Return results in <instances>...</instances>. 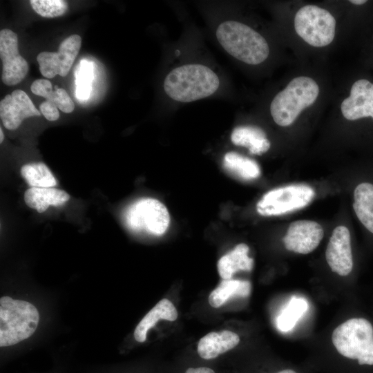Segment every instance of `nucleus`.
<instances>
[{
	"mask_svg": "<svg viewBox=\"0 0 373 373\" xmlns=\"http://www.w3.org/2000/svg\"><path fill=\"white\" fill-rule=\"evenodd\" d=\"M220 86L217 74L200 64L178 66L166 76L163 87L165 93L180 102H191L213 95Z\"/></svg>",
	"mask_w": 373,
	"mask_h": 373,
	"instance_id": "1",
	"label": "nucleus"
},
{
	"mask_svg": "<svg viewBox=\"0 0 373 373\" xmlns=\"http://www.w3.org/2000/svg\"><path fill=\"white\" fill-rule=\"evenodd\" d=\"M216 36L227 52L244 63L257 65L269 55L266 39L245 23L232 20L223 21L218 25Z\"/></svg>",
	"mask_w": 373,
	"mask_h": 373,
	"instance_id": "2",
	"label": "nucleus"
},
{
	"mask_svg": "<svg viewBox=\"0 0 373 373\" xmlns=\"http://www.w3.org/2000/svg\"><path fill=\"white\" fill-rule=\"evenodd\" d=\"M39 321V312L32 303L10 296L1 297L0 346H11L29 338L35 332Z\"/></svg>",
	"mask_w": 373,
	"mask_h": 373,
	"instance_id": "3",
	"label": "nucleus"
},
{
	"mask_svg": "<svg viewBox=\"0 0 373 373\" xmlns=\"http://www.w3.org/2000/svg\"><path fill=\"white\" fill-rule=\"evenodd\" d=\"M318 93L319 87L313 79L305 76L294 78L271 102L274 121L281 126L292 124L304 109L315 102Z\"/></svg>",
	"mask_w": 373,
	"mask_h": 373,
	"instance_id": "4",
	"label": "nucleus"
},
{
	"mask_svg": "<svg viewBox=\"0 0 373 373\" xmlns=\"http://www.w3.org/2000/svg\"><path fill=\"white\" fill-rule=\"evenodd\" d=\"M332 343L339 354L356 359L360 365H373V327L365 318H350L336 327Z\"/></svg>",
	"mask_w": 373,
	"mask_h": 373,
	"instance_id": "5",
	"label": "nucleus"
},
{
	"mask_svg": "<svg viewBox=\"0 0 373 373\" xmlns=\"http://www.w3.org/2000/svg\"><path fill=\"white\" fill-rule=\"evenodd\" d=\"M296 33L314 47L331 44L335 36L336 20L327 10L314 5L300 8L294 17Z\"/></svg>",
	"mask_w": 373,
	"mask_h": 373,
	"instance_id": "6",
	"label": "nucleus"
},
{
	"mask_svg": "<svg viewBox=\"0 0 373 373\" xmlns=\"http://www.w3.org/2000/svg\"><path fill=\"white\" fill-rule=\"evenodd\" d=\"M124 221L132 231L161 236L169 226L170 215L166 206L160 200L144 198L126 209Z\"/></svg>",
	"mask_w": 373,
	"mask_h": 373,
	"instance_id": "7",
	"label": "nucleus"
},
{
	"mask_svg": "<svg viewBox=\"0 0 373 373\" xmlns=\"http://www.w3.org/2000/svg\"><path fill=\"white\" fill-rule=\"evenodd\" d=\"M314 196V190L308 185L279 187L263 195L256 204V211L262 216H280L304 208Z\"/></svg>",
	"mask_w": 373,
	"mask_h": 373,
	"instance_id": "8",
	"label": "nucleus"
},
{
	"mask_svg": "<svg viewBox=\"0 0 373 373\" xmlns=\"http://www.w3.org/2000/svg\"><path fill=\"white\" fill-rule=\"evenodd\" d=\"M81 44V37L72 35L60 44L57 52H40L37 56V61L41 75L47 78H52L57 75L66 76L78 55Z\"/></svg>",
	"mask_w": 373,
	"mask_h": 373,
	"instance_id": "9",
	"label": "nucleus"
},
{
	"mask_svg": "<svg viewBox=\"0 0 373 373\" xmlns=\"http://www.w3.org/2000/svg\"><path fill=\"white\" fill-rule=\"evenodd\" d=\"M0 57L3 82L8 86L21 82L28 73V64L19 54L17 35L10 29L0 31Z\"/></svg>",
	"mask_w": 373,
	"mask_h": 373,
	"instance_id": "10",
	"label": "nucleus"
},
{
	"mask_svg": "<svg viewBox=\"0 0 373 373\" xmlns=\"http://www.w3.org/2000/svg\"><path fill=\"white\" fill-rule=\"evenodd\" d=\"M323 236L324 231L318 222L300 220L289 224L283 242L289 251L307 254L318 246Z\"/></svg>",
	"mask_w": 373,
	"mask_h": 373,
	"instance_id": "11",
	"label": "nucleus"
},
{
	"mask_svg": "<svg viewBox=\"0 0 373 373\" xmlns=\"http://www.w3.org/2000/svg\"><path fill=\"white\" fill-rule=\"evenodd\" d=\"M325 258L332 271L339 276H345L352 271L351 238L346 227L341 225L334 229L326 249Z\"/></svg>",
	"mask_w": 373,
	"mask_h": 373,
	"instance_id": "12",
	"label": "nucleus"
},
{
	"mask_svg": "<svg viewBox=\"0 0 373 373\" xmlns=\"http://www.w3.org/2000/svg\"><path fill=\"white\" fill-rule=\"evenodd\" d=\"M28 95L21 90H15L0 102V117L4 127L17 129L23 120L32 116H40Z\"/></svg>",
	"mask_w": 373,
	"mask_h": 373,
	"instance_id": "13",
	"label": "nucleus"
},
{
	"mask_svg": "<svg viewBox=\"0 0 373 373\" xmlns=\"http://www.w3.org/2000/svg\"><path fill=\"white\" fill-rule=\"evenodd\" d=\"M343 117L348 120L363 117L373 118V84L367 79H358L352 86L350 96L341 103Z\"/></svg>",
	"mask_w": 373,
	"mask_h": 373,
	"instance_id": "14",
	"label": "nucleus"
},
{
	"mask_svg": "<svg viewBox=\"0 0 373 373\" xmlns=\"http://www.w3.org/2000/svg\"><path fill=\"white\" fill-rule=\"evenodd\" d=\"M240 342L239 336L229 330L212 332L199 341L198 353L204 359H212L235 347Z\"/></svg>",
	"mask_w": 373,
	"mask_h": 373,
	"instance_id": "15",
	"label": "nucleus"
},
{
	"mask_svg": "<svg viewBox=\"0 0 373 373\" xmlns=\"http://www.w3.org/2000/svg\"><path fill=\"white\" fill-rule=\"evenodd\" d=\"M231 140L236 146L246 147L251 154L260 155L270 148V142L266 133L256 126H240L236 127Z\"/></svg>",
	"mask_w": 373,
	"mask_h": 373,
	"instance_id": "16",
	"label": "nucleus"
},
{
	"mask_svg": "<svg viewBox=\"0 0 373 373\" xmlns=\"http://www.w3.org/2000/svg\"><path fill=\"white\" fill-rule=\"evenodd\" d=\"M69 200L70 195L65 191L54 187H30L24 193L26 205L39 213L44 212L50 206L63 205Z\"/></svg>",
	"mask_w": 373,
	"mask_h": 373,
	"instance_id": "17",
	"label": "nucleus"
},
{
	"mask_svg": "<svg viewBox=\"0 0 373 373\" xmlns=\"http://www.w3.org/2000/svg\"><path fill=\"white\" fill-rule=\"evenodd\" d=\"M249 251L248 245L240 243L219 259L218 271L223 280L231 279L238 271H249L252 269L254 260L248 256Z\"/></svg>",
	"mask_w": 373,
	"mask_h": 373,
	"instance_id": "18",
	"label": "nucleus"
},
{
	"mask_svg": "<svg viewBox=\"0 0 373 373\" xmlns=\"http://www.w3.org/2000/svg\"><path fill=\"white\" fill-rule=\"evenodd\" d=\"M178 312L173 304L167 298L160 300L140 321L134 331V338L138 342H144L149 329L160 319L174 321Z\"/></svg>",
	"mask_w": 373,
	"mask_h": 373,
	"instance_id": "19",
	"label": "nucleus"
},
{
	"mask_svg": "<svg viewBox=\"0 0 373 373\" xmlns=\"http://www.w3.org/2000/svg\"><path fill=\"white\" fill-rule=\"evenodd\" d=\"M353 209L364 227L373 233V184L363 182L354 192Z\"/></svg>",
	"mask_w": 373,
	"mask_h": 373,
	"instance_id": "20",
	"label": "nucleus"
},
{
	"mask_svg": "<svg viewBox=\"0 0 373 373\" xmlns=\"http://www.w3.org/2000/svg\"><path fill=\"white\" fill-rule=\"evenodd\" d=\"M222 164L226 171L242 180H254L260 175V166L255 160L236 152L227 153Z\"/></svg>",
	"mask_w": 373,
	"mask_h": 373,
	"instance_id": "21",
	"label": "nucleus"
},
{
	"mask_svg": "<svg viewBox=\"0 0 373 373\" xmlns=\"http://www.w3.org/2000/svg\"><path fill=\"white\" fill-rule=\"evenodd\" d=\"M251 288V283L247 280H223L209 294V303L213 307H219L231 297L248 296Z\"/></svg>",
	"mask_w": 373,
	"mask_h": 373,
	"instance_id": "22",
	"label": "nucleus"
},
{
	"mask_svg": "<svg viewBox=\"0 0 373 373\" xmlns=\"http://www.w3.org/2000/svg\"><path fill=\"white\" fill-rule=\"evenodd\" d=\"M20 173L30 187L48 188L57 185V180L49 168L43 162L24 164Z\"/></svg>",
	"mask_w": 373,
	"mask_h": 373,
	"instance_id": "23",
	"label": "nucleus"
},
{
	"mask_svg": "<svg viewBox=\"0 0 373 373\" xmlns=\"http://www.w3.org/2000/svg\"><path fill=\"white\" fill-rule=\"evenodd\" d=\"M307 307V303L304 298L296 296L291 298L277 318L278 328L283 332L292 329Z\"/></svg>",
	"mask_w": 373,
	"mask_h": 373,
	"instance_id": "24",
	"label": "nucleus"
},
{
	"mask_svg": "<svg viewBox=\"0 0 373 373\" xmlns=\"http://www.w3.org/2000/svg\"><path fill=\"white\" fill-rule=\"evenodd\" d=\"M30 3L38 15L47 18L61 16L68 8L67 2L63 0H31Z\"/></svg>",
	"mask_w": 373,
	"mask_h": 373,
	"instance_id": "25",
	"label": "nucleus"
},
{
	"mask_svg": "<svg viewBox=\"0 0 373 373\" xmlns=\"http://www.w3.org/2000/svg\"><path fill=\"white\" fill-rule=\"evenodd\" d=\"M46 100L52 103L57 108L66 113L73 112L75 108L74 103L67 92L57 86H55V90Z\"/></svg>",
	"mask_w": 373,
	"mask_h": 373,
	"instance_id": "26",
	"label": "nucleus"
},
{
	"mask_svg": "<svg viewBox=\"0 0 373 373\" xmlns=\"http://www.w3.org/2000/svg\"><path fill=\"white\" fill-rule=\"evenodd\" d=\"M76 86L90 84L93 80V66L88 60L82 59L75 70Z\"/></svg>",
	"mask_w": 373,
	"mask_h": 373,
	"instance_id": "27",
	"label": "nucleus"
},
{
	"mask_svg": "<svg viewBox=\"0 0 373 373\" xmlns=\"http://www.w3.org/2000/svg\"><path fill=\"white\" fill-rule=\"evenodd\" d=\"M30 89L35 95L46 99H48L53 92L51 82L44 79L34 81L31 84Z\"/></svg>",
	"mask_w": 373,
	"mask_h": 373,
	"instance_id": "28",
	"label": "nucleus"
},
{
	"mask_svg": "<svg viewBox=\"0 0 373 373\" xmlns=\"http://www.w3.org/2000/svg\"><path fill=\"white\" fill-rule=\"evenodd\" d=\"M41 113L49 121H55L59 117L58 108L50 102L46 100L40 106Z\"/></svg>",
	"mask_w": 373,
	"mask_h": 373,
	"instance_id": "29",
	"label": "nucleus"
},
{
	"mask_svg": "<svg viewBox=\"0 0 373 373\" xmlns=\"http://www.w3.org/2000/svg\"><path fill=\"white\" fill-rule=\"evenodd\" d=\"M91 90V85L82 84L76 86V96L78 99L85 100L89 97Z\"/></svg>",
	"mask_w": 373,
	"mask_h": 373,
	"instance_id": "30",
	"label": "nucleus"
},
{
	"mask_svg": "<svg viewBox=\"0 0 373 373\" xmlns=\"http://www.w3.org/2000/svg\"><path fill=\"white\" fill-rule=\"evenodd\" d=\"M185 373H215L213 370L207 367H189Z\"/></svg>",
	"mask_w": 373,
	"mask_h": 373,
	"instance_id": "31",
	"label": "nucleus"
},
{
	"mask_svg": "<svg viewBox=\"0 0 373 373\" xmlns=\"http://www.w3.org/2000/svg\"><path fill=\"white\" fill-rule=\"evenodd\" d=\"M349 1L354 5H363L367 2L365 0H351Z\"/></svg>",
	"mask_w": 373,
	"mask_h": 373,
	"instance_id": "32",
	"label": "nucleus"
},
{
	"mask_svg": "<svg viewBox=\"0 0 373 373\" xmlns=\"http://www.w3.org/2000/svg\"><path fill=\"white\" fill-rule=\"evenodd\" d=\"M278 373H296V372H294L292 370H288L287 369V370H284L280 371Z\"/></svg>",
	"mask_w": 373,
	"mask_h": 373,
	"instance_id": "33",
	"label": "nucleus"
},
{
	"mask_svg": "<svg viewBox=\"0 0 373 373\" xmlns=\"http://www.w3.org/2000/svg\"><path fill=\"white\" fill-rule=\"evenodd\" d=\"M4 139V135L2 128H0V143H2Z\"/></svg>",
	"mask_w": 373,
	"mask_h": 373,
	"instance_id": "34",
	"label": "nucleus"
}]
</instances>
